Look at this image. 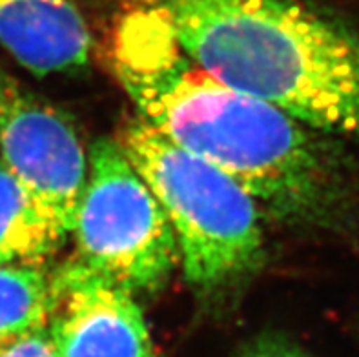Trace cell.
I'll return each mask as SVG.
<instances>
[{"mask_svg":"<svg viewBox=\"0 0 359 357\" xmlns=\"http://www.w3.org/2000/svg\"><path fill=\"white\" fill-rule=\"evenodd\" d=\"M64 241L32 194L0 161V264L44 267Z\"/></svg>","mask_w":359,"mask_h":357,"instance_id":"8","label":"cell"},{"mask_svg":"<svg viewBox=\"0 0 359 357\" xmlns=\"http://www.w3.org/2000/svg\"><path fill=\"white\" fill-rule=\"evenodd\" d=\"M55 357H155L135 294L75 255L51 271Z\"/></svg>","mask_w":359,"mask_h":357,"instance_id":"6","label":"cell"},{"mask_svg":"<svg viewBox=\"0 0 359 357\" xmlns=\"http://www.w3.org/2000/svg\"><path fill=\"white\" fill-rule=\"evenodd\" d=\"M51 274L33 264H0V350L50 325Z\"/></svg>","mask_w":359,"mask_h":357,"instance_id":"9","label":"cell"},{"mask_svg":"<svg viewBox=\"0 0 359 357\" xmlns=\"http://www.w3.org/2000/svg\"><path fill=\"white\" fill-rule=\"evenodd\" d=\"M0 357H55L50 325L0 350Z\"/></svg>","mask_w":359,"mask_h":357,"instance_id":"10","label":"cell"},{"mask_svg":"<svg viewBox=\"0 0 359 357\" xmlns=\"http://www.w3.org/2000/svg\"><path fill=\"white\" fill-rule=\"evenodd\" d=\"M73 234L75 257L133 294L159 290L181 261L168 215L118 140L91 144Z\"/></svg>","mask_w":359,"mask_h":357,"instance_id":"4","label":"cell"},{"mask_svg":"<svg viewBox=\"0 0 359 357\" xmlns=\"http://www.w3.org/2000/svg\"><path fill=\"white\" fill-rule=\"evenodd\" d=\"M118 144L168 215L184 276L217 292L261 267L264 231L257 203L239 182L133 119Z\"/></svg>","mask_w":359,"mask_h":357,"instance_id":"3","label":"cell"},{"mask_svg":"<svg viewBox=\"0 0 359 357\" xmlns=\"http://www.w3.org/2000/svg\"><path fill=\"white\" fill-rule=\"evenodd\" d=\"M114 69L142 121L232 177L273 217L318 224L341 206L346 175L332 144L201 68L154 8L121 24Z\"/></svg>","mask_w":359,"mask_h":357,"instance_id":"1","label":"cell"},{"mask_svg":"<svg viewBox=\"0 0 359 357\" xmlns=\"http://www.w3.org/2000/svg\"><path fill=\"white\" fill-rule=\"evenodd\" d=\"M0 46L46 77L90 62L91 33L73 0H0Z\"/></svg>","mask_w":359,"mask_h":357,"instance_id":"7","label":"cell"},{"mask_svg":"<svg viewBox=\"0 0 359 357\" xmlns=\"http://www.w3.org/2000/svg\"><path fill=\"white\" fill-rule=\"evenodd\" d=\"M182 51L323 133L359 135V35L301 0H150Z\"/></svg>","mask_w":359,"mask_h":357,"instance_id":"2","label":"cell"},{"mask_svg":"<svg viewBox=\"0 0 359 357\" xmlns=\"http://www.w3.org/2000/svg\"><path fill=\"white\" fill-rule=\"evenodd\" d=\"M0 161L22 182L51 227L73 234L88 157L66 115L0 68Z\"/></svg>","mask_w":359,"mask_h":357,"instance_id":"5","label":"cell"},{"mask_svg":"<svg viewBox=\"0 0 359 357\" xmlns=\"http://www.w3.org/2000/svg\"><path fill=\"white\" fill-rule=\"evenodd\" d=\"M237 357H312L297 344L279 337H261L246 344Z\"/></svg>","mask_w":359,"mask_h":357,"instance_id":"11","label":"cell"}]
</instances>
